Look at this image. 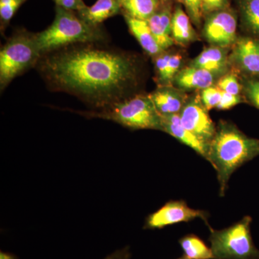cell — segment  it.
<instances>
[{"mask_svg":"<svg viewBox=\"0 0 259 259\" xmlns=\"http://www.w3.org/2000/svg\"><path fill=\"white\" fill-rule=\"evenodd\" d=\"M142 63L108 42H83L44 54L35 69L51 91L69 94L90 110H100L141 93Z\"/></svg>","mask_w":259,"mask_h":259,"instance_id":"obj_1","label":"cell"},{"mask_svg":"<svg viewBox=\"0 0 259 259\" xmlns=\"http://www.w3.org/2000/svg\"><path fill=\"white\" fill-rule=\"evenodd\" d=\"M258 156L259 139L248 137L231 122L220 121L209 145L207 161L217 172L221 197H224L232 175Z\"/></svg>","mask_w":259,"mask_h":259,"instance_id":"obj_2","label":"cell"},{"mask_svg":"<svg viewBox=\"0 0 259 259\" xmlns=\"http://www.w3.org/2000/svg\"><path fill=\"white\" fill-rule=\"evenodd\" d=\"M52 24L37 33L41 56L47 53L83 42H109L110 37L102 26H94L82 20L76 12L56 6Z\"/></svg>","mask_w":259,"mask_h":259,"instance_id":"obj_3","label":"cell"},{"mask_svg":"<svg viewBox=\"0 0 259 259\" xmlns=\"http://www.w3.org/2000/svg\"><path fill=\"white\" fill-rule=\"evenodd\" d=\"M88 119L112 121L131 130L162 131L161 115L149 95L140 93L100 110L74 111Z\"/></svg>","mask_w":259,"mask_h":259,"instance_id":"obj_4","label":"cell"},{"mask_svg":"<svg viewBox=\"0 0 259 259\" xmlns=\"http://www.w3.org/2000/svg\"><path fill=\"white\" fill-rule=\"evenodd\" d=\"M41 57L37 33L18 28L7 40L0 51V90L15 78L35 66Z\"/></svg>","mask_w":259,"mask_h":259,"instance_id":"obj_5","label":"cell"},{"mask_svg":"<svg viewBox=\"0 0 259 259\" xmlns=\"http://www.w3.org/2000/svg\"><path fill=\"white\" fill-rule=\"evenodd\" d=\"M251 223L252 218L247 215L224 229L209 227V241L214 259H259V250L250 233Z\"/></svg>","mask_w":259,"mask_h":259,"instance_id":"obj_6","label":"cell"},{"mask_svg":"<svg viewBox=\"0 0 259 259\" xmlns=\"http://www.w3.org/2000/svg\"><path fill=\"white\" fill-rule=\"evenodd\" d=\"M209 213L202 209L191 208L184 200H171L161 208L148 216L144 229H162L180 223H187L199 218L210 227L208 223Z\"/></svg>","mask_w":259,"mask_h":259,"instance_id":"obj_7","label":"cell"},{"mask_svg":"<svg viewBox=\"0 0 259 259\" xmlns=\"http://www.w3.org/2000/svg\"><path fill=\"white\" fill-rule=\"evenodd\" d=\"M199 97L188 99L180 113L181 122L185 128L209 145L217 126L209 117L208 110Z\"/></svg>","mask_w":259,"mask_h":259,"instance_id":"obj_8","label":"cell"},{"mask_svg":"<svg viewBox=\"0 0 259 259\" xmlns=\"http://www.w3.org/2000/svg\"><path fill=\"white\" fill-rule=\"evenodd\" d=\"M237 17L226 9L207 15L203 28L204 38L212 46L228 48L237 39Z\"/></svg>","mask_w":259,"mask_h":259,"instance_id":"obj_9","label":"cell"},{"mask_svg":"<svg viewBox=\"0 0 259 259\" xmlns=\"http://www.w3.org/2000/svg\"><path fill=\"white\" fill-rule=\"evenodd\" d=\"M230 64L251 77L259 76V39L242 37L237 39L229 55Z\"/></svg>","mask_w":259,"mask_h":259,"instance_id":"obj_10","label":"cell"},{"mask_svg":"<svg viewBox=\"0 0 259 259\" xmlns=\"http://www.w3.org/2000/svg\"><path fill=\"white\" fill-rule=\"evenodd\" d=\"M162 131L193 149L199 156L207 160L209 145L197 138L182 125L180 114L161 115Z\"/></svg>","mask_w":259,"mask_h":259,"instance_id":"obj_11","label":"cell"},{"mask_svg":"<svg viewBox=\"0 0 259 259\" xmlns=\"http://www.w3.org/2000/svg\"><path fill=\"white\" fill-rule=\"evenodd\" d=\"M148 95L161 115L180 114L189 99L183 90L172 85L158 86Z\"/></svg>","mask_w":259,"mask_h":259,"instance_id":"obj_12","label":"cell"},{"mask_svg":"<svg viewBox=\"0 0 259 259\" xmlns=\"http://www.w3.org/2000/svg\"><path fill=\"white\" fill-rule=\"evenodd\" d=\"M229 64L228 48L211 46L204 49L191 62L190 66L207 70L216 76H220L226 74Z\"/></svg>","mask_w":259,"mask_h":259,"instance_id":"obj_13","label":"cell"},{"mask_svg":"<svg viewBox=\"0 0 259 259\" xmlns=\"http://www.w3.org/2000/svg\"><path fill=\"white\" fill-rule=\"evenodd\" d=\"M217 78L215 75L207 70L189 66L181 69L174 80L177 88L186 91L192 90H204L213 86Z\"/></svg>","mask_w":259,"mask_h":259,"instance_id":"obj_14","label":"cell"},{"mask_svg":"<svg viewBox=\"0 0 259 259\" xmlns=\"http://www.w3.org/2000/svg\"><path fill=\"white\" fill-rule=\"evenodd\" d=\"M172 15L169 7L163 5L146 20L156 42L163 51L175 44L171 37Z\"/></svg>","mask_w":259,"mask_h":259,"instance_id":"obj_15","label":"cell"},{"mask_svg":"<svg viewBox=\"0 0 259 259\" xmlns=\"http://www.w3.org/2000/svg\"><path fill=\"white\" fill-rule=\"evenodd\" d=\"M76 13L90 25L101 26L107 19L122 13V9L119 0H97L92 6H87Z\"/></svg>","mask_w":259,"mask_h":259,"instance_id":"obj_16","label":"cell"},{"mask_svg":"<svg viewBox=\"0 0 259 259\" xmlns=\"http://www.w3.org/2000/svg\"><path fill=\"white\" fill-rule=\"evenodd\" d=\"M123 16L129 31L136 37L146 54L154 58L164 51L158 46L146 20L131 18L127 15Z\"/></svg>","mask_w":259,"mask_h":259,"instance_id":"obj_17","label":"cell"},{"mask_svg":"<svg viewBox=\"0 0 259 259\" xmlns=\"http://www.w3.org/2000/svg\"><path fill=\"white\" fill-rule=\"evenodd\" d=\"M190 18L180 7L172 15L171 37L181 46H187L197 40V35L190 22Z\"/></svg>","mask_w":259,"mask_h":259,"instance_id":"obj_18","label":"cell"},{"mask_svg":"<svg viewBox=\"0 0 259 259\" xmlns=\"http://www.w3.org/2000/svg\"><path fill=\"white\" fill-rule=\"evenodd\" d=\"M122 14L139 20H148L159 10L160 0H119Z\"/></svg>","mask_w":259,"mask_h":259,"instance_id":"obj_19","label":"cell"},{"mask_svg":"<svg viewBox=\"0 0 259 259\" xmlns=\"http://www.w3.org/2000/svg\"><path fill=\"white\" fill-rule=\"evenodd\" d=\"M184 255L190 259H214L212 250L195 234H187L179 240Z\"/></svg>","mask_w":259,"mask_h":259,"instance_id":"obj_20","label":"cell"},{"mask_svg":"<svg viewBox=\"0 0 259 259\" xmlns=\"http://www.w3.org/2000/svg\"><path fill=\"white\" fill-rule=\"evenodd\" d=\"M240 10L245 29L259 39V0H240Z\"/></svg>","mask_w":259,"mask_h":259,"instance_id":"obj_21","label":"cell"},{"mask_svg":"<svg viewBox=\"0 0 259 259\" xmlns=\"http://www.w3.org/2000/svg\"><path fill=\"white\" fill-rule=\"evenodd\" d=\"M28 0H0V27L5 32L19 8Z\"/></svg>","mask_w":259,"mask_h":259,"instance_id":"obj_22","label":"cell"},{"mask_svg":"<svg viewBox=\"0 0 259 259\" xmlns=\"http://www.w3.org/2000/svg\"><path fill=\"white\" fill-rule=\"evenodd\" d=\"M217 87L220 90L232 95H240L243 90V86L238 81V78L233 73L226 74L218 80Z\"/></svg>","mask_w":259,"mask_h":259,"instance_id":"obj_23","label":"cell"},{"mask_svg":"<svg viewBox=\"0 0 259 259\" xmlns=\"http://www.w3.org/2000/svg\"><path fill=\"white\" fill-rule=\"evenodd\" d=\"M221 96L222 90H220L217 86H212L202 90L200 99L204 106L209 111L218 107L221 101Z\"/></svg>","mask_w":259,"mask_h":259,"instance_id":"obj_24","label":"cell"},{"mask_svg":"<svg viewBox=\"0 0 259 259\" xmlns=\"http://www.w3.org/2000/svg\"><path fill=\"white\" fill-rule=\"evenodd\" d=\"M243 91L248 102L259 110V78L245 79L243 83Z\"/></svg>","mask_w":259,"mask_h":259,"instance_id":"obj_25","label":"cell"},{"mask_svg":"<svg viewBox=\"0 0 259 259\" xmlns=\"http://www.w3.org/2000/svg\"><path fill=\"white\" fill-rule=\"evenodd\" d=\"M182 59L183 58L180 54H170L169 60L167 65L166 75H165L164 82L162 86L173 85L175 78L182 69Z\"/></svg>","mask_w":259,"mask_h":259,"instance_id":"obj_26","label":"cell"},{"mask_svg":"<svg viewBox=\"0 0 259 259\" xmlns=\"http://www.w3.org/2000/svg\"><path fill=\"white\" fill-rule=\"evenodd\" d=\"M171 53L162 52L159 55L153 58L154 63L155 74H156V81L158 86H162L164 82L165 75H166L167 65L169 60Z\"/></svg>","mask_w":259,"mask_h":259,"instance_id":"obj_27","label":"cell"},{"mask_svg":"<svg viewBox=\"0 0 259 259\" xmlns=\"http://www.w3.org/2000/svg\"><path fill=\"white\" fill-rule=\"evenodd\" d=\"M178 1L185 6L192 23L197 26H199L203 17L201 0H178Z\"/></svg>","mask_w":259,"mask_h":259,"instance_id":"obj_28","label":"cell"},{"mask_svg":"<svg viewBox=\"0 0 259 259\" xmlns=\"http://www.w3.org/2000/svg\"><path fill=\"white\" fill-rule=\"evenodd\" d=\"M203 16L212 14L221 10L228 9V0H201Z\"/></svg>","mask_w":259,"mask_h":259,"instance_id":"obj_29","label":"cell"},{"mask_svg":"<svg viewBox=\"0 0 259 259\" xmlns=\"http://www.w3.org/2000/svg\"><path fill=\"white\" fill-rule=\"evenodd\" d=\"M242 102L241 95H232V94L227 93L226 92L222 91V96H221V101L218 104L216 108L218 110H229L232 107L236 106L238 104Z\"/></svg>","mask_w":259,"mask_h":259,"instance_id":"obj_30","label":"cell"},{"mask_svg":"<svg viewBox=\"0 0 259 259\" xmlns=\"http://www.w3.org/2000/svg\"><path fill=\"white\" fill-rule=\"evenodd\" d=\"M56 6L60 7L65 10L78 13L80 10L86 8L88 5L85 4L83 0H54Z\"/></svg>","mask_w":259,"mask_h":259,"instance_id":"obj_31","label":"cell"},{"mask_svg":"<svg viewBox=\"0 0 259 259\" xmlns=\"http://www.w3.org/2000/svg\"><path fill=\"white\" fill-rule=\"evenodd\" d=\"M131 248L125 246L124 248L115 250L104 259H131Z\"/></svg>","mask_w":259,"mask_h":259,"instance_id":"obj_32","label":"cell"},{"mask_svg":"<svg viewBox=\"0 0 259 259\" xmlns=\"http://www.w3.org/2000/svg\"><path fill=\"white\" fill-rule=\"evenodd\" d=\"M0 259H18V258L13 253L1 251L0 252Z\"/></svg>","mask_w":259,"mask_h":259,"instance_id":"obj_33","label":"cell"},{"mask_svg":"<svg viewBox=\"0 0 259 259\" xmlns=\"http://www.w3.org/2000/svg\"><path fill=\"white\" fill-rule=\"evenodd\" d=\"M177 259H190V258H187V257L186 256V255H182V256L180 257V258H178Z\"/></svg>","mask_w":259,"mask_h":259,"instance_id":"obj_34","label":"cell"},{"mask_svg":"<svg viewBox=\"0 0 259 259\" xmlns=\"http://www.w3.org/2000/svg\"><path fill=\"white\" fill-rule=\"evenodd\" d=\"M160 1H161V4H166L168 0H160Z\"/></svg>","mask_w":259,"mask_h":259,"instance_id":"obj_35","label":"cell"}]
</instances>
